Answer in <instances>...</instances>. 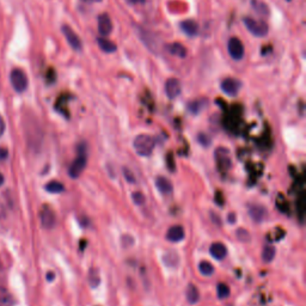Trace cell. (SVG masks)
Here are the masks:
<instances>
[{
	"instance_id": "6da1fadb",
	"label": "cell",
	"mask_w": 306,
	"mask_h": 306,
	"mask_svg": "<svg viewBox=\"0 0 306 306\" xmlns=\"http://www.w3.org/2000/svg\"><path fill=\"white\" fill-rule=\"evenodd\" d=\"M133 147L135 152L141 157H149L153 152V149H154V140L150 135L140 134L134 139Z\"/></svg>"
},
{
	"instance_id": "7a4b0ae2",
	"label": "cell",
	"mask_w": 306,
	"mask_h": 306,
	"mask_svg": "<svg viewBox=\"0 0 306 306\" xmlns=\"http://www.w3.org/2000/svg\"><path fill=\"white\" fill-rule=\"evenodd\" d=\"M85 166H86V147H85L83 144V145H79L78 147V157L71 164V167L69 170L71 177L78 178L79 176H80V173L84 171Z\"/></svg>"
},
{
	"instance_id": "3957f363",
	"label": "cell",
	"mask_w": 306,
	"mask_h": 306,
	"mask_svg": "<svg viewBox=\"0 0 306 306\" xmlns=\"http://www.w3.org/2000/svg\"><path fill=\"white\" fill-rule=\"evenodd\" d=\"M25 137L28 140L29 145L31 147H37L40 146L41 141H42V133H41L40 126L36 122L32 121V120H26L25 121Z\"/></svg>"
},
{
	"instance_id": "277c9868",
	"label": "cell",
	"mask_w": 306,
	"mask_h": 306,
	"mask_svg": "<svg viewBox=\"0 0 306 306\" xmlns=\"http://www.w3.org/2000/svg\"><path fill=\"white\" fill-rule=\"evenodd\" d=\"M244 24H245V28L248 29L249 32H251L254 36L257 37H263L268 34V25L264 20L262 19H255L251 18V17H245L244 18Z\"/></svg>"
},
{
	"instance_id": "5b68a950",
	"label": "cell",
	"mask_w": 306,
	"mask_h": 306,
	"mask_svg": "<svg viewBox=\"0 0 306 306\" xmlns=\"http://www.w3.org/2000/svg\"><path fill=\"white\" fill-rule=\"evenodd\" d=\"M10 81L16 92H24L28 87V76L20 69H13L10 73Z\"/></svg>"
},
{
	"instance_id": "8992f818",
	"label": "cell",
	"mask_w": 306,
	"mask_h": 306,
	"mask_svg": "<svg viewBox=\"0 0 306 306\" xmlns=\"http://www.w3.org/2000/svg\"><path fill=\"white\" fill-rule=\"evenodd\" d=\"M138 35H139L141 42H143L150 51L153 53H158V51H159V40H158L152 32L147 31L146 29H139Z\"/></svg>"
},
{
	"instance_id": "52a82bcc",
	"label": "cell",
	"mask_w": 306,
	"mask_h": 306,
	"mask_svg": "<svg viewBox=\"0 0 306 306\" xmlns=\"http://www.w3.org/2000/svg\"><path fill=\"white\" fill-rule=\"evenodd\" d=\"M229 54L233 60H240L244 57V46L238 37L230 38L228 43Z\"/></svg>"
},
{
	"instance_id": "ba28073f",
	"label": "cell",
	"mask_w": 306,
	"mask_h": 306,
	"mask_svg": "<svg viewBox=\"0 0 306 306\" xmlns=\"http://www.w3.org/2000/svg\"><path fill=\"white\" fill-rule=\"evenodd\" d=\"M40 219L41 224H42V228L45 229H53L55 224H57V217H55L54 211L47 205L43 206L42 210H41Z\"/></svg>"
},
{
	"instance_id": "9c48e42d",
	"label": "cell",
	"mask_w": 306,
	"mask_h": 306,
	"mask_svg": "<svg viewBox=\"0 0 306 306\" xmlns=\"http://www.w3.org/2000/svg\"><path fill=\"white\" fill-rule=\"evenodd\" d=\"M61 30H63L64 36L66 38L67 42H69V45L72 47V49H75V51H81L83 45H81L80 38L76 34L75 30H73L70 25H63Z\"/></svg>"
},
{
	"instance_id": "30bf717a",
	"label": "cell",
	"mask_w": 306,
	"mask_h": 306,
	"mask_svg": "<svg viewBox=\"0 0 306 306\" xmlns=\"http://www.w3.org/2000/svg\"><path fill=\"white\" fill-rule=\"evenodd\" d=\"M216 160L220 170H228L231 166V154L225 147H219L216 151Z\"/></svg>"
},
{
	"instance_id": "8fae6325",
	"label": "cell",
	"mask_w": 306,
	"mask_h": 306,
	"mask_svg": "<svg viewBox=\"0 0 306 306\" xmlns=\"http://www.w3.org/2000/svg\"><path fill=\"white\" fill-rule=\"evenodd\" d=\"M222 90L226 95L236 96L240 90V81L236 78H226L222 81Z\"/></svg>"
},
{
	"instance_id": "7c38bea8",
	"label": "cell",
	"mask_w": 306,
	"mask_h": 306,
	"mask_svg": "<svg viewBox=\"0 0 306 306\" xmlns=\"http://www.w3.org/2000/svg\"><path fill=\"white\" fill-rule=\"evenodd\" d=\"M98 31L102 37H107L113 31V23L107 13H103L98 17Z\"/></svg>"
},
{
	"instance_id": "4fadbf2b",
	"label": "cell",
	"mask_w": 306,
	"mask_h": 306,
	"mask_svg": "<svg viewBox=\"0 0 306 306\" xmlns=\"http://www.w3.org/2000/svg\"><path fill=\"white\" fill-rule=\"evenodd\" d=\"M181 83L177 78H170L165 84V92L170 99L176 98L181 93Z\"/></svg>"
},
{
	"instance_id": "5bb4252c",
	"label": "cell",
	"mask_w": 306,
	"mask_h": 306,
	"mask_svg": "<svg viewBox=\"0 0 306 306\" xmlns=\"http://www.w3.org/2000/svg\"><path fill=\"white\" fill-rule=\"evenodd\" d=\"M181 29L185 35H188V36H190V37L196 36V35L199 34L198 22H195V20H193V19L183 20V22L181 23Z\"/></svg>"
},
{
	"instance_id": "9a60e30c",
	"label": "cell",
	"mask_w": 306,
	"mask_h": 306,
	"mask_svg": "<svg viewBox=\"0 0 306 306\" xmlns=\"http://www.w3.org/2000/svg\"><path fill=\"white\" fill-rule=\"evenodd\" d=\"M166 238L170 240V242H179L184 238V230L182 226L175 225L172 228L169 229L166 233Z\"/></svg>"
},
{
	"instance_id": "2e32d148",
	"label": "cell",
	"mask_w": 306,
	"mask_h": 306,
	"mask_svg": "<svg viewBox=\"0 0 306 306\" xmlns=\"http://www.w3.org/2000/svg\"><path fill=\"white\" fill-rule=\"evenodd\" d=\"M210 252L216 260H223L228 255V249L223 243H214L211 245Z\"/></svg>"
},
{
	"instance_id": "e0dca14e",
	"label": "cell",
	"mask_w": 306,
	"mask_h": 306,
	"mask_svg": "<svg viewBox=\"0 0 306 306\" xmlns=\"http://www.w3.org/2000/svg\"><path fill=\"white\" fill-rule=\"evenodd\" d=\"M155 187L158 188V190H159L161 194H165V195L172 193L171 182L166 177H163V176H159V177H157V179H155Z\"/></svg>"
},
{
	"instance_id": "ac0fdd59",
	"label": "cell",
	"mask_w": 306,
	"mask_h": 306,
	"mask_svg": "<svg viewBox=\"0 0 306 306\" xmlns=\"http://www.w3.org/2000/svg\"><path fill=\"white\" fill-rule=\"evenodd\" d=\"M249 214H250V217L255 220V222H262V220H263L267 216V211H266V208L262 207V206L255 205L249 208Z\"/></svg>"
},
{
	"instance_id": "d6986e66",
	"label": "cell",
	"mask_w": 306,
	"mask_h": 306,
	"mask_svg": "<svg viewBox=\"0 0 306 306\" xmlns=\"http://www.w3.org/2000/svg\"><path fill=\"white\" fill-rule=\"evenodd\" d=\"M166 51L169 52L170 54L176 55V57H178V58H185V55H187V49H185V47L177 42L167 45Z\"/></svg>"
},
{
	"instance_id": "ffe728a7",
	"label": "cell",
	"mask_w": 306,
	"mask_h": 306,
	"mask_svg": "<svg viewBox=\"0 0 306 306\" xmlns=\"http://www.w3.org/2000/svg\"><path fill=\"white\" fill-rule=\"evenodd\" d=\"M97 42H98L99 48L104 53H114L116 51V45H115L114 42H111L107 37H99L98 40H97Z\"/></svg>"
},
{
	"instance_id": "44dd1931",
	"label": "cell",
	"mask_w": 306,
	"mask_h": 306,
	"mask_svg": "<svg viewBox=\"0 0 306 306\" xmlns=\"http://www.w3.org/2000/svg\"><path fill=\"white\" fill-rule=\"evenodd\" d=\"M275 248L272 244H266L263 248V252H262V258L266 263H270L275 257Z\"/></svg>"
},
{
	"instance_id": "7402d4cb",
	"label": "cell",
	"mask_w": 306,
	"mask_h": 306,
	"mask_svg": "<svg viewBox=\"0 0 306 306\" xmlns=\"http://www.w3.org/2000/svg\"><path fill=\"white\" fill-rule=\"evenodd\" d=\"M187 299L190 304H196L200 299L199 290L194 285H189L187 290Z\"/></svg>"
},
{
	"instance_id": "603a6c76",
	"label": "cell",
	"mask_w": 306,
	"mask_h": 306,
	"mask_svg": "<svg viewBox=\"0 0 306 306\" xmlns=\"http://www.w3.org/2000/svg\"><path fill=\"white\" fill-rule=\"evenodd\" d=\"M178 261H179V257L176 252L170 251L163 256L164 264L167 267H176L178 264Z\"/></svg>"
},
{
	"instance_id": "cb8c5ba5",
	"label": "cell",
	"mask_w": 306,
	"mask_h": 306,
	"mask_svg": "<svg viewBox=\"0 0 306 306\" xmlns=\"http://www.w3.org/2000/svg\"><path fill=\"white\" fill-rule=\"evenodd\" d=\"M64 189H65L64 184L58 181H52L46 185V190L52 194H59V193H61V191H64Z\"/></svg>"
},
{
	"instance_id": "d4e9b609",
	"label": "cell",
	"mask_w": 306,
	"mask_h": 306,
	"mask_svg": "<svg viewBox=\"0 0 306 306\" xmlns=\"http://www.w3.org/2000/svg\"><path fill=\"white\" fill-rule=\"evenodd\" d=\"M199 269H200V273H201V274L205 275V276H210V275L213 274V272H214V267L212 266L210 262H207V261L201 262V263H200Z\"/></svg>"
},
{
	"instance_id": "484cf974",
	"label": "cell",
	"mask_w": 306,
	"mask_h": 306,
	"mask_svg": "<svg viewBox=\"0 0 306 306\" xmlns=\"http://www.w3.org/2000/svg\"><path fill=\"white\" fill-rule=\"evenodd\" d=\"M89 282L91 285V287H97L101 282V276H99V273L97 269H91L89 273Z\"/></svg>"
},
{
	"instance_id": "4316f807",
	"label": "cell",
	"mask_w": 306,
	"mask_h": 306,
	"mask_svg": "<svg viewBox=\"0 0 306 306\" xmlns=\"http://www.w3.org/2000/svg\"><path fill=\"white\" fill-rule=\"evenodd\" d=\"M230 296V288L228 287V285L225 284H220L218 285V297L220 299H225Z\"/></svg>"
},
{
	"instance_id": "83f0119b",
	"label": "cell",
	"mask_w": 306,
	"mask_h": 306,
	"mask_svg": "<svg viewBox=\"0 0 306 306\" xmlns=\"http://www.w3.org/2000/svg\"><path fill=\"white\" fill-rule=\"evenodd\" d=\"M11 298L5 290H0V306H10Z\"/></svg>"
},
{
	"instance_id": "f1b7e54d",
	"label": "cell",
	"mask_w": 306,
	"mask_h": 306,
	"mask_svg": "<svg viewBox=\"0 0 306 306\" xmlns=\"http://www.w3.org/2000/svg\"><path fill=\"white\" fill-rule=\"evenodd\" d=\"M132 199H133L134 204L138 206H143L145 204V195L140 191H135V193L132 194Z\"/></svg>"
},
{
	"instance_id": "f546056e",
	"label": "cell",
	"mask_w": 306,
	"mask_h": 306,
	"mask_svg": "<svg viewBox=\"0 0 306 306\" xmlns=\"http://www.w3.org/2000/svg\"><path fill=\"white\" fill-rule=\"evenodd\" d=\"M122 172H123V175H125L126 179H127L129 183H134V182H135V176H134V173L128 169V167H123Z\"/></svg>"
},
{
	"instance_id": "4dcf8cb0",
	"label": "cell",
	"mask_w": 306,
	"mask_h": 306,
	"mask_svg": "<svg viewBox=\"0 0 306 306\" xmlns=\"http://www.w3.org/2000/svg\"><path fill=\"white\" fill-rule=\"evenodd\" d=\"M199 138H200V143L204 144L205 146L210 145V139H208V137H206L205 134H201Z\"/></svg>"
},
{
	"instance_id": "1f68e13d",
	"label": "cell",
	"mask_w": 306,
	"mask_h": 306,
	"mask_svg": "<svg viewBox=\"0 0 306 306\" xmlns=\"http://www.w3.org/2000/svg\"><path fill=\"white\" fill-rule=\"evenodd\" d=\"M7 158V150L1 147L0 149V160H5Z\"/></svg>"
},
{
	"instance_id": "d6a6232c",
	"label": "cell",
	"mask_w": 306,
	"mask_h": 306,
	"mask_svg": "<svg viewBox=\"0 0 306 306\" xmlns=\"http://www.w3.org/2000/svg\"><path fill=\"white\" fill-rule=\"evenodd\" d=\"M5 127H6V126H5V121L1 117V115H0V137H2V134H4Z\"/></svg>"
},
{
	"instance_id": "836d02e7",
	"label": "cell",
	"mask_w": 306,
	"mask_h": 306,
	"mask_svg": "<svg viewBox=\"0 0 306 306\" xmlns=\"http://www.w3.org/2000/svg\"><path fill=\"white\" fill-rule=\"evenodd\" d=\"M5 214H6V212H5V207L4 205L0 204V218H4Z\"/></svg>"
},
{
	"instance_id": "e575fe53",
	"label": "cell",
	"mask_w": 306,
	"mask_h": 306,
	"mask_svg": "<svg viewBox=\"0 0 306 306\" xmlns=\"http://www.w3.org/2000/svg\"><path fill=\"white\" fill-rule=\"evenodd\" d=\"M83 2H86V4H95V2H101L102 0H81Z\"/></svg>"
},
{
	"instance_id": "d590c367",
	"label": "cell",
	"mask_w": 306,
	"mask_h": 306,
	"mask_svg": "<svg viewBox=\"0 0 306 306\" xmlns=\"http://www.w3.org/2000/svg\"><path fill=\"white\" fill-rule=\"evenodd\" d=\"M133 4H144L145 2V0H131Z\"/></svg>"
},
{
	"instance_id": "8d00e7d4",
	"label": "cell",
	"mask_w": 306,
	"mask_h": 306,
	"mask_svg": "<svg viewBox=\"0 0 306 306\" xmlns=\"http://www.w3.org/2000/svg\"><path fill=\"white\" fill-rule=\"evenodd\" d=\"M4 182H5L4 176H2V173H0V185H2V184H4Z\"/></svg>"
},
{
	"instance_id": "74e56055",
	"label": "cell",
	"mask_w": 306,
	"mask_h": 306,
	"mask_svg": "<svg viewBox=\"0 0 306 306\" xmlns=\"http://www.w3.org/2000/svg\"><path fill=\"white\" fill-rule=\"evenodd\" d=\"M0 267H1V264H0Z\"/></svg>"
}]
</instances>
